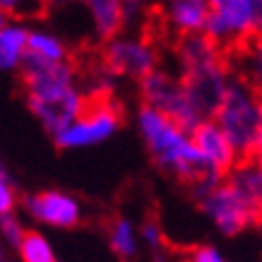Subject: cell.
<instances>
[{
    "label": "cell",
    "mask_w": 262,
    "mask_h": 262,
    "mask_svg": "<svg viewBox=\"0 0 262 262\" xmlns=\"http://www.w3.org/2000/svg\"><path fill=\"white\" fill-rule=\"evenodd\" d=\"M135 123L157 168L164 173H171L178 181L188 183L195 200L207 195L219 183L207 176L202 159L192 144L190 130H185L173 118H168L161 111L144 106V103H140V108H137Z\"/></svg>",
    "instance_id": "6da1fadb"
},
{
    "label": "cell",
    "mask_w": 262,
    "mask_h": 262,
    "mask_svg": "<svg viewBox=\"0 0 262 262\" xmlns=\"http://www.w3.org/2000/svg\"><path fill=\"white\" fill-rule=\"evenodd\" d=\"M262 113V96L253 89V84L233 72L229 87L224 92L222 101L216 106L214 120L219 130L229 137L233 149L238 151L241 159H250L257 140V125Z\"/></svg>",
    "instance_id": "7a4b0ae2"
},
{
    "label": "cell",
    "mask_w": 262,
    "mask_h": 262,
    "mask_svg": "<svg viewBox=\"0 0 262 262\" xmlns=\"http://www.w3.org/2000/svg\"><path fill=\"white\" fill-rule=\"evenodd\" d=\"M209 22L205 34L226 53L262 36V0H209Z\"/></svg>",
    "instance_id": "3957f363"
},
{
    "label": "cell",
    "mask_w": 262,
    "mask_h": 262,
    "mask_svg": "<svg viewBox=\"0 0 262 262\" xmlns=\"http://www.w3.org/2000/svg\"><path fill=\"white\" fill-rule=\"evenodd\" d=\"M137 87H140V96H142L144 106H151V108L161 111L164 116L173 118L178 125H183L190 133L200 123L207 120L195 106L190 92H188V87H185V82L181 80L178 72L159 68V70L151 72L149 77H144Z\"/></svg>",
    "instance_id": "277c9868"
},
{
    "label": "cell",
    "mask_w": 262,
    "mask_h": 262,
    "mask_svg": "<svg viewBox=\"0 0 262 262\" xmlns=\"http://www.w3.org/2000/svg\"><path fill=\"white\" fill-rule=\"evenodd\" d=\"M202 214L214 224L224 236H238L260 222V205L248 198L231 178H224L212 190L198 200Z\"/></svg>",
    "instance_id": "5b68a950"
},
{
    "label": "cell",
    "mask_w": 262,
    "mask_h": 262,
    "mask_svg": "<svg viewBox=\"0 0 262 262\" xmlns=\"http://www.w3.org/2000/svg\"><path fill=\"white\" fill-rule=\"evenodd\" d=\"M123 123V106L116 96H92L87 111L68 130L53 137L58 149H84L111 140Z\"/></svg>",
    "instance_id": "8992f818"
},
{
    "label": "cell",
    "mask_w": 262,
    "mask_h": 262,
    "mask_svg": "<svg viewBox=\"0 0 262 262\" xmlns=\"http://www.w3.org/2000/svg\"><path fill=\"white\" fill-rule=\"evenodd\" d=\"M159 68V51L149 36L142 34H120L101 48V70L108 72L113 80L125 77L140 84Z\"/></svg>",
    "instance_id": "52a82bcc"
},
{
    "label": "cell",
    "mask_w": 262,
    "mask_h": 262,
    "mask_svg": "<svg viewBox=\"0 0 262 262\" xmlns=\"http://www.w3.org/2000/svg\"><path fill=\"white\" fill-rule=\"evenodd\" d=\"M173 56L178 75L185 84H198L231 75L229 53L222 46H216L207 34L178 39L173 46Z\"/></svg>",
    "instance_id": "ba28073f"
},
{
    "label": "cell",
    "mask_w": 262,
    "mask_h": 262,
    "mask_svg": "<svg viewBox=\"0 0 262 262\" xmlns=\"http://www.w3.org/2000/svg\"><path fill=\"white\" fill-rule=\"evenodd\" d=\"M92 96L84 89V84L60 92L53 96H43V99H27V108L32 111V116L41 123V127L46 130L51 137L60 135L63 130L75 123L82 113L87 111Z\"/></svg>",
    "instance_id": "9c48e42d"
},
{
    "label": "cell",
    "mask_w": 262,
    "mask_h": 262,
    "mask_svg": "<svg viewBox=\"0 0 262 262\" xmlns=\"http://www.w3.org/2000/svg\"><path fill=\"white\" fill-rule=\"evenodd\" d=\"M19 80L24 87V99H43L80 84V70L77 65L68 63H43L27 56L19 68Z\"/></svg>",
    "instance_id": "30bf717a"
},
{
    "label": "cell",
    "mask_w": 262,
    "mask_h": 262,
    "mask_svg": "<svg viewBox=\"0 0 262 262\" xmlns=\"http://www.w3.org/2000/svg\"><path fill=\"white\" fill-rule=\"evenodd\" d=\"M190 135H192V144H195L200 159H202V166H205L207 176L214 178V181L229 178L231 171L243 161L238 157V151L233 149V144L229 142V137L219 130V125L212 118L200 123Z\"/></svg>",
    "instance_id": "8fae6325"
},
{
    "label": "cell",
    "mask_w": 262,
    "mask_h": 262,
    "mask_svg": "<svg viewBox=\"0 0 262 262\" xmlns=\"http://www.w3.org/2000/svg\"><path fill=\"white\" fill-rule=\"evenodd\" d=\"M22 207L34 222L46 224L51 229H75L82 222L80 200L56 188H46V190L27 195L22 200Z\"/></svg>",
    "instance_id": "7c38bea8"
},
{
    "label": "cell",
    "mask_w": 262,
    "mask_h": 262,
    "mask_svg": "<svg viewBox=\"0 0 262 262\" xmlns=\"http://www.w3.org/2000/svg\"><path fill=\"white\" fill-rule=\"evenodd\" d=\"M209 15H212L209 0H166L161 10V24L166 34L178 41L185 36L205 34Z\"/></svg>",
    "instance_id": "4fadbf2b"
},
{
    "label": "cell",
    "mask_w": 262,
    "mask_h": 262,
    "mask_svg": "<svg viewBox=\"0 0 262 262\" xmlns=\"http://www.w3.org/2000/svg\"><path fill=\"white\" fill-rule=\"evenodd\" d=\"M82 10L87 12L89 27L96 41L108 43L111 39L125 32L130 17L135 15L125 0H80Z\"/></svg>",
    "instance_id": "5bb4252c"
},
{
    "label": "cell",
    "mask_w": 262,
    "mask_h": 262,
    "mask_svg": "<svg viewBox=\"0 0 262 262\" xmlns=\"http://www.w3.org/2000/svg\"><path fill=\"white\" fill-rule=\"evenodd\" d=\"M29 34L32 27L22 19L5 17L0 24V68L5 72H12L22 68L24 58L29 53Z\"/></svg>",
    "instance_id": "9a60e30c"
},
{
    "label": "cell",
    "mask_w": 262,
    "mask_h": 262,
    "mask_svg": "<svg viewBox=\"0 0 262 262\" xmlns=\"http://www.w3.org/2000/svg\"><path fill=\"white\" fill-rule=\"evenodd\" d=\"M27 56L43 60V63H68V60H72L68 43L53 32L39 29V27H34L32 34H29V53Z\"/></svg>",
    "instance_id": "2e32d148"
},
{
    "label": "cell",
    "mask_w": 262,
    "mask_h": 262,
    "mask_svg": "<svg viewBox=\"0 0 262 262\" xmlns=\"http://www.w3.org/2000/svg\"><path fill=\"white\" fill-rule=\"evenodd\" d=\"M108 246L120 260H133L140 250V231L127 216H116L108 226Z\"/></svg>",
    "instance_id": "e0dca14e"
},
{
    "label": "cell",
    "mask_w": 262,
    "mask_h": 262,
    "mask_svg": "<svg viewBox=\"0 0 262 262\" xmlns=\"http://www.w3.org/2000/svg\"><path fill=\"white\" fill-rule=\"evenodd\" d=\"M238 75L246 77L255 92L262 96V36H257L238 51Z\"/></svg>",
    "instance_id": "ac0fdd59"
},
{
    "label": "cell",
    "mask_w": 262,
    "mask_h": 262,
    "mask_svg": "<svg viewBox=\"0 0 262 262\" xmlns=\"http://www.w3.org/2000/svg\"><path fill=\"white\" fill-rule=\"evenodd\" d=\"M231 181L246 192L248 198H253L257 205H262V166L253 159H243L238 166L231 171Z\"/></svg>",
    "instance_id": "d6986e66"
},
{
    "label": "cell",
    "mask_w": 262,
    "mask_h": 262,
    "mask_svg": "<svg viewBox=\"0 0 262 262\" xmlns=\"http://www.w3.org/2000/svg\"><path fill=\"white\" fill-rule=\"evenodd\" d=\"M19 262H58L51 241L41 231H27L24 241L17 248Z\"/></svg>",
    "instance_id": "ffe728a7"
},
{
    "label": "cell",
    "mask_w": 262,
    "mask_h": 262,
    "mask_svg": "<svg viewBox=\"0 0 262 262\" xmlns=\"http://www.w3.org/2000/svg\"><path fill=\"white\" fill-rule=\"evenodd\" d=\"M19 195H17V185L12 181V176L8 173V168L0 171V216L15 214Z\"/></svg>",
    "instance_id": "44dd1931"
},
{
    "label": "cell",
    "mask_w": 262,
    "mask_h": 262,
    "mask_svg": "<svg viewBox=\"0 0 262 262\" xmlns=\"http://www.w3.org/2000/svg\"><path fill=\"white\" fill-rule=\"evenodd\" d=\"M48 0H0V10L5 12V17L12 19H22L27 15H36L46 8Z\"/></svg>",
    "instance_id": "7402d4cb"
},
{
    "label": "cell",
    "mask_w": 262,
    "mask_h": 262,
    "mask_svg": "<svg viewBox=\"0 0 262 262\" xmlns=\"http://www.w3.org/2000/svg\"><path fill=\"white\" fill-rule=\"evenodd\" d=\"M0 231H3V238L8 241V246H12L15 250L19 248V243L24 241V236H27V229H24V224L19 222L15 214L0 216Z\"/></svg>",
    "instance_id": "603a6c76"
},
{
    "label": "cell",
    "mask_w": 262,
    "mask_h": 262,
    "mask_svg": "<svg viewBox=\"0 0 262 262\" xmlns=\"http://www.w3.org/2000/svg\"><path fill=\"white\" fill-rule=\"evenodd\" d=\"M140 238H142V243L154 255L161 253V248H164V233H161V226L157 222H144L142 229H140Z\"/></svg>",
    "instance_id": "cb8c5ba5"
},
{
    "label": "cell",
    "mask_w": 262,
    "mask_h": 262,
    "mask_svg": "<svg viewBox=\"0 0 262 262\" xmlns=\"http://www.w3.org/2000/svg\"><path fill=\"white\" fill-rule=\"evenodd\" d=\"M188 262H226L219 248L214 246H195L188 255Z\"/></svg>",
    "instance_id": "d4e9b609"
},
{
    "label": "cell",
    "mask_w": 262,
    "mask_h": 262,
    "mask_svg": "<svg viewBox=\"0 0 262 262\" xmlns=\"http://www.w3.org/2000/svg\"><path fill=\"white\" fill-rule=\"evenodd\" d=\"M253 161H257L262 166V113H260V125H257V140H255V149H253Z\"/></svg>",
    "instance_id": "484cf974"
},
{
    "label": "cell",
    "mask_w": 262,
    "mask_h": 262,
    "mask_svg": "<svg viewBox=\"0 0 262 262\" xmlns=\"http://www.w3.org/2000/svg\"><path fill=\"white\" fill-rule=\"evenodd\" d=\"M127 5H130V10H133V12H137V10L140 8H144V5H147V3H149V0H125Z\"/></svg>",
    "instance_id": "4316f807"
},
{
    "label": "cell",
    "mask_w": 262,
    "mask_h": 262,
    "mask_svg": "<svg viewBox=\"0 0 262 262\" xmlns=\"http://www.w3.org/2000/svg\"><path fill=\"white\" fill-rule=\"evenodd\" d=\"M257 224H260V226H262V205H260V222H257Z\"/></svg>",
    "instance_id": "83f0119b"
},
{
    "label": "cell",
    "mask_w": 262,
    "mask_h": 262,
    "mask_svg": "<svg viewBox=\"0 0 262 262\" xmlns=\"http://www.w3.org/2000/svg\"><path fill=\"white\" fill-rule=\"evenodd\" d=\"M0 262H12V260H0Z\"/></svg>",
    "instance_id": "f1b7e54d"
}]
</instances>
